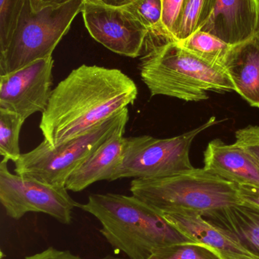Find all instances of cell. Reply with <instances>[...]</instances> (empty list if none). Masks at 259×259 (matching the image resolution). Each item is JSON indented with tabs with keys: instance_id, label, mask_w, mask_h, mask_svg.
I'll use <instances>...</instances> for the list:
<instances>
[{
	"instance_id": "7c38bea8",
	"label": "cell",
	"mask_w": 259,
	"mask_h": 259,
	"mask_svg": "<svg viewBox=\"0 0 259 259\" xmlns=\"http://www.w3.org/2000/svg\"><path fill=\"white\" fill-rule=\"evenodd\" d=\"M161 214L186 237L211 248L223 259H257L234 239L205 220L200 212L179 210Z\"/></svg>"
},
{
	"instance_id": "44dd1931",
	"label": "cell",
	"mask_w": 259,
	"mask_h": 259,
	"mask_svg": "<svg viewBox=\"0 0 259 259\" xmlns=\"http://www.w3.org/2000/svg\"><path fill=\"white\" fill-rule=\"evenodd\" d=\"M149 259H223L218 252L205 245L185 243L156 251Z\"/></svg>"
},
{
	"instance_id": "83f0119b",
	"label": "cell",
	"mask_w": 259,
	"mask_h": 259,
	"mask_svg": "<svg viewBox=\"0 0 259 259\" xmlns=\"http://www.w3.org/2000/svg\"><path fill=\"white\" fill-rule=\"evenodd\" d=\"M100 3L107 6H114V7H123L126 5L130 4L135 0H99Z\"/></svg>"
},
{
	"instance_id": "f1b7e54d",
	"label": "cell",
	"mask_w": 259,
	"mask_h": 259,
	"mask_svg": "<svg viewBox=\"0 0 259 259\" xmlns=\"http://www.w3.org/2000/svg\"><path fill=\"white\" fill-rule=\"evenodd\" d=\"M103 259H123V258H114V257H112V256H107V257H105V258H103Z\"/></svg>"
},
{
	"instance_id": "d4e9b609",
	"label": "cell",
	"mask_w": 259,
	"mask_h": 259,
	"mask_svg": "<svg viewBox=\"0 0 259 259\" xmlns=\"http://www.w3.org/2000/svg\"><path fill=\"white\" fill-rule=\"evenodd\" d=\"M238 193L242 204L259 209V187L238 185Z\"/></svg>"
},
{
	"instance_id": "52a82bcc",
	"label": "cell",
	"mask_w": 259,
	"mask_h": 259,
	"mask_svg": "<svg viewBox=\"0 0 259 259\" xmlns=\"http://www.w3.org/2000/svg\"><path fill=\"white\" fill-rule=\"evenodd\" d=\"M219 122L213 116L196 128L171 138L126 137L123 159L111 181L131 178L155 179L193 170L190 151L195 138Z\"/></svg>"
},
{
	"instance_id": "484cf974",
	"label": "cell",
	"mask_w": 259,
	"mask_h": 259,
	"mask_svg": "<svg viewBox=\"0 0 259 259\" xmlns=\"http://www.w3.org/2000/svg\"><path fill=\"white\" fill-rule=\"evenodd\" d=\"M25 259H83L73 255L69 251L59 250L53 247L47 248L43 252L25 257Z\"/></svg>"
},
{
	"instance_id": "5b68a950",
	"label": "cell",
	"mask_w": 259,
	"mask_h": 259,
	"mask_svg": "<svg viewBox=\"0 0 259 259\" xmlns=\"http://www.w3.org/2000/svg\"><path fill=\"white\" fill-rule=\"evenodd\" d=\"M83 4L84 0H72L33 12L27 0L15 33L0 51V76L52 56Z\"/></svg>"
},
{
	"instance_id": "ba28073f",
	"label": "cell",
	"mask_w": 259,
	"mask_h": 259,
	"mask_svg": "<svg viewBox=\"0 0 259 259\" xmlns=\"http://www.w3.org/2000/svg\"><path fill=\"white\" fill-rule=\"evenodd\" d=\"M9 160L0 164V202L6 214L19 220L29 212L44 213L63 225H69L73 210L79 207L63 186H54L11 173Z\"/></svg>"
},
{
	"instance_id": "cb8c5ba5",
	"label": "cell",
	"mask_w": 259,
	"mask_h": 259,
	"mask_svg": "<svg viewBox=\"0 0 259 259\" xmlns=\"http://www.w3.org/2000/svg\"><path fill=\"white\" fill-rule=\"evenodd\" d=\"M236 144L246 149L259 163V127L249 125L236 132Z\"/></svg>"
},
{
	"instance_id": "3957f363",
	"label": "cell",
	"mask_w": 259,
	"mask_h": 259,
	"mask_svg": "<svg viewBox=\"0 0 259 259\" xmlns=\"http://www.w3.org/2000/svg\"><path fill=\"white\" fill-rule=\"evenodd\" d=\"M139 71L152 97L166 96L199 102L208 100L209 92L235 91L223 68L203 62L176 41L152 47L141 59Z\"/></svg>"
},
{
	"instance_id": "2e32d148",
	"label": "cell",
	"mask_w": 259,
	"mask_h": 259,
	"mask_svg": "<svg viewBox=\"0 0 259 259\" xmlns=\"http://www.w3.org/2000/svg\"><path fill=\"white\" fill-rule=\"evenodd\" d=\"M204 219L259 259V209L237 205L202 214Z\"/></svg>"
},
{
	"instance_id": "8fae6325",
	"label": "cell",
	"mask_w": 259,
	"mask_h": 259,
	"mask_svg": "<svg viewBox=\"0 0 259 259\" xmlns=\"http://www.w3.org/2000/svg\"><path fill=\"white\" fill-rule=\"evenodd\" d=\"M200 30L231 46L248 40L259 30V0H217Z\"/></svg>"
},
{
	"instance_id": "ac0fdd59",
	"label": "cell",
	"mask_w": 259,
	"mask_h": 259,
	"mask_svg": "<svg viewBox=\"0 0 259 259\" xmlns=\"http://www.w3.org/2000/svg\"><path fill=\"white\" fill-rule=\"evenodd\" d=\"M217 0H186L176 42L200 30L211 16Z\"/></svg>"
},
{
	"instance_id": "7402d4cb",
	"label": "cell",
	"mask_w": 259,
	"mask_h": 259,
	"mask_svg": "<svg viewBox=\"0 0 259 259\" xmlns=\"http://www.w3.org/2000/svg\"><path fill=\"white\" fill-rule=\"evenodd\" d=\"M27 0H0V51L10 42Z\"/></svg>"
},
{
	"instance_id": "603a6c76",
	"label": "cell",
	"mask_w": 259,
	"mask_h": 259,
	"mask_svg": "<svg viewBox=\"0 0 259 259\" xmlns=\"http://www.w3.org/2000/svg\"><path fill=\"white\" fill-rule=\"evenodd\" d=\"M186 0H162V27L166 37L176 41Z\"/></svg>"
},
{
	"instance_id": "9a60e30c",
	"label": "cell",
	"mask_w": 259,
	"mask_h": 259,
	"mask_svg": "<svg viewBox=\"0 0 259 259\" xmlns=\"http://www.w3.org/2000/svg\"><path fill=\"white\" fill-rule=\"evenodd\" d=\"M223 68L235 92L259 109V30L248 40L231 47Z\"/></svg>"
},
{
	"instance_id": "4316f807",
	"label": "cell",
	"mask_w": 259,
	"mask_h": 259,
	"mask_svg": "<svg viewBox=\"0 0 259 259\" xmlns=\"http://www.w3.org/2000/svg\"><path fill=\"white\" fill-rule=\"evenodd\" d=\"M72 0H29L30 7L33 12H39L50 6H59Z\"/></svg>"
},
{
	"instance_id": "8992f818",
	"label": "cell",
	"mask_w": 259,
	"mask_h": 259,
	"mask_svg": "<svg viewBox=\"0 0 259 259\" xmlns=\"http://www.w3.org/2000/svg\"><path fill=\"white\" fill-rule=\"evenodd\" d=\"M129 121L128 108L85 134L53 146L46 140L14 162L16 175L63 186L72 172L102 143Z\"/></svg>"
},
{
	"instance_id": "4fadbf2b",
	"label": "cell",
	"mask_w": 259,
	"mask_h": 259,
	"mask_svg": "<svg viewBox=\"0 0 259 259\" xmlns=\"http://www.w3.org/2000/svg\"><path fill=\"white\" fill-rule=\"evenodd\" d=\"M204 163L205 170L237 185L259 187V163L235 143L228 145L219 139L210 142Z\"/></svg>"
},
{
	"instance_id": "7a4b0ae2",
	"label": "cell",
	"mask_w": 259,
	"mask_h": 259,
	"mask_svg": "<svg viewBox=\"0 0 259 259\" xmlns=\"http://www.w3.org/2000/svg\"><path fill=\"white\" fill-rule=\"evenodd\" d=\"M79 208L100 222V234L129 259H149L156 251L196 243L170 225L159 211L138 198L117 193L91 194Z\"/></svg>"
},
{
	"instance_id": "6da1fadb",
	"label": "cell",
	"mask_w": 259,
	"mask_h": 259,
	"mask_svg": "<svg viewBox=\"0 0 259 259\" xmlns=\"http://www.w3.org/2000/svg\"><path fill=\"white\" fill-rule=\"evenodd\" d=\"M138 88L116 68L82 65L52 91L40 129L55 146L79 137L135 103Z\"/></svg>"
},
{
	"instance_id": "e0dca14e",
	"label": "cell",
	"mask_w": 259,
	"mask_h": 259,
	"mask_svg": "<svg viewBox=\"0 0 259 259\" xmlns=\"http://www.w3.org/2000/svg\"><path fill=\"white\" fill-rule=\"evenodd\" d=\"M177 42L203 62L220 68H223L225 58L232 47L217 36L202 30H197Z\"/></svg>"
},
{
	"instance_id": "277c9868",
	"label": "cell",
	"mask_w": 259,
	"mask_h": 259,
	"mask_svg": "<svg viewBox=\"0 0 259 259\" xmlns=\"http://www.w3.org/2000/svg\"><path fill=\"white\" fill-rule=\"evenodd\" d=\"M130 191L161 213L187 210L202 214L242 204L237 184L204 167L165 178L134 179Z\"/></svg>"
},
{
	"instance_id": "5bb4252c",
	"label": "cell",
	"mask_w": 259,
	"mask_h": 259,
	"mask_svg": "<svg viewBox=\"0 0 259 259\" xmlns=\"http://www.w3.org/2000/svg\"><path fill=\"white\" fill-rule=\"evenodd\" d=\"M125 129L114 133L72 172L65 183L67 190L80 192L97 181H111L123 159Z\"/></svg>"
},
{
	"instance_id": "9c48e42d",
	"label": "cell",
	"mask_w": 259,
	"mask_h": 259,
	"mask_svg": "<svg viewBox=\"0 0 259 259\" xmlns=\"http://www.w3.org/2000/svg\"><path fill=\"white\" fill-rule=\"evenodd\" d=\"M81 12L87 30L99 44L126 57L141 55L150 32L126 9L84 0Z\"/></svg>"
},
{
	"instance_id": "30bf717a",
	"label": "cell",
	"mask_w": 259,
	"mask_h": 259,
	"mask_svg": "<svg viewBox=\"0 0 259 259\" xmlns=\"http://www.w3.org/2000/svg\"><path fill=\"white\" fill-rule=\"evenodd\" d=\"M53 56L0 76V109L23 119L47 109L53 86Z\"/></svg>"
},
{
	"instance_id": "d6986e66",
	"label": "cell",
	"mask_w": 259,
	"mask_h": 259,
	"mask_svg": "<svg viewBox=\"0 0 259 259\" xmlns=\"http://www.w3.org/2000/svg\"><path fill=\"white\" fill-rule=\"evenodd\" d=\"M25 120L10 111L0 109V154L15 162L21 155L19 137Z\"/></svg>"
},
{
	"instance_id": "ffe728a7",
	"label": "cell",
	"mask_w": 259,
	"mask_h": 259,
	"mask_svg": "<svg viewBox=\"0 0 259 259\" xmlns=\"http://www.w3.org/2000/svg\"><path fill=\"white\" fill-rule=\"evenodd\" d=\"M123 8L138 20L150 33L169 40L162 27V0H135Z\"/></svg>"
}]
</instances>
